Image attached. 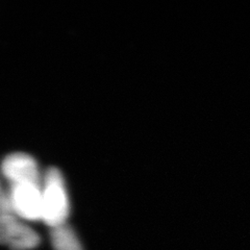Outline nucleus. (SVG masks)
<instances>
[{
  "instance_id": "1",
  "label": "nucleus",
  "mask_w": 250,
  "mask_h": 250,
  "mask_svg": "<svg viewBox=\"0 0 250 250\" xmlns=\"http://www.w3.org/2000/svg\"><path fill=\"white\" fill-rule=\"evenodd\" d=\"M41 220L50 229L67 223L70 205L64 177L58 168H48L44 176Z\"/></svg>"
},
{
  "instance_id": "2",
  "label": "nucleus",
  "mask_w": 250,
  "mask_h": 250,
  "mask_svg": "<svg viewBox=\"0 0 250 250\" xmlns=\"http://www.w3.org/2000/svg\"><path fill=\"white\" fill-rule=\"evenodd\" d=\"M40 242L37 231L14 213L0 215V244L11 250H30L38 247Z\"/></svg>"
},
{
  "instance_id": "3",
  "label": "nucleus",
  "mask_w": 250,
  "mask_h": 250,
  "mask_svg": "<svg viewBox=\"0 0 250 250\" xmlns=\"http://www.w3.org/2000/svg\"><path fill=\"white\" fill-rule=\"evenodd\" d=\"M9 198L14 214L21 220L39 221L42 218L41 187L31 184L11 185Z\"/></svg>"
},
{
  "instance_id": "4",
  "label": "nucleus",
  "mask_w": 250,
  "mask_h": 250,
  "mask_svg": "<svg viewBox=\"0 0 250 250\" xmlns=\"http://www.w3.org/2000/svg\"><path fill=\"white\" fill-rule=\"evenodd\" d=\"M1 172L11 185L31 184L41 187L39 166L29 154L16 152L5 156L1 163Z\"/></svg>"
},
{
  "instance_id": "5",
  "label": "nucleus",
  "mask_w": 250,
  "mask_h": 250,
  "mask_svg": "<svg viewBox=\"0 0 250 250\" xmlns=\"http://www.w3.org/2000/svg\"><path fill=\"white\" fill-rule=\"evenodd\" d=\"M50 239L54 250H83L77 234L67 223L52 228Z\"/></svg>"
},
{
  "instance_id": "6",
  "label": "nucleus",
  "mask_w": 250,
  "mask_h": 250,
  "mask_svg": "<svg viewBox=\"0 0 250 250\" xmlns=\"http://www.w3.org/2000/svg\"><path fill=\"white\" fill-rule=\"evenodd\" d=\"M14 213L9 198V193H5L0 186V215Z\"/></svg>"
}]
</instances>
